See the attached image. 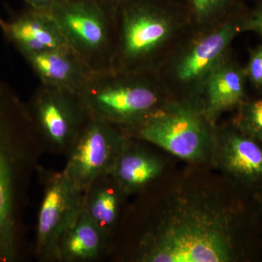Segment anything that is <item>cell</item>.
Wrapping results in <instances>:
<instances>
[{
    "mask_svg": "<svg viewBox=\"0 0 262 262\" xmlns=\"http://www.w3.org/2000/svg\"><path fill=\"white\" fill-rule=\"evenodd\" d=\"M124 196L110 175L98 179L84 191L83 211L106 238L116 226Z\"/></svg>",
    "mask_w": 262,
    "mask_h": 262,
    "instance_id": "2e32d148",
    "label": "cell"
},
{
    "mask_svg": "<svg viewBox=\"0 0 262 262\" xmlns=\"http://www.w3.org/2000/svg\"><path fill=\"white\" fill-rule=\"evenodd\" d=\"M237 31L233 24L227 23L203 38L179 65V78L190 82L209 74L227 51Z\"/></svg>",
    "mask_w": 262,
    "mask_h": 262,
    "instance_id": "5bb4252c",
    "label": "cell"
},
{
    "mask_svg": "<svg viewBox=\"0 0 262 262\" xmlns=\"http://www.w3.org/2000/svg\"><path fill=\"white\" fill-rule=\"evenodd\" d=\"M247 74L251 82L262 89V46L251 55L248 62Z\"/></svg>",
    "mask_w": 262,
    "mask_h": 262,
    "instance_id": "ffe728a7",
    "label": "cell"
},
{
    "mask_svg": "<svg viewBox=\"0 0 262 262\" xmlns=\"http://www.w3.org/2000/svg\"><path fill=\"white\" fill-rule=\"evenodd\" d=\"M40 148L27 104L0 79V262L23 258L22 213Z\"/></svg>",
    "mask_w": 262,
    "mask_h": 262,
    "instance_id": "7a4b0ae2",
    "label": "cell"
},
{
    "mask_svg": "<svg viewBox=\"0 0 262 262\" xmlns=\"http://www.w3.org/2000/svg\"><path fill=\"white\" fill-rule=\"evenodd\" d=\"M7 23L4 36L23 57L68 46L51 12L27 7Z\"/></svg>",
    "mask_w": 262,
    "mask_h": 262,
    "instance_id": "8fae6325",
    "label": "cell"
},
{
    "mask_svg": "<svg viewBox=\"0 0 262 262\" xmlns=\"http://www.w3.org/2000/svg\"><path fill=\"white\" fill-rule=\"evenodd\" d=\"M7 27H8V23H7V20H4L3 17L0 15V30L2 31V32L3 33V34H5V32H6Z\"/></svg>",
    "mask_w": 262,
    "mask_h": 262,
    "instance_id": "603a6c76",
    "label": "cell"
},
{
    "mask_svg": "<svg viewBox=\"0 0 262 262\" xmlns=\"http://www.w3.org/2000/svg\"><path fill=\"white\" fill-rule=\"evenodd\" d=\"M141 77L126 70L94 72L79 92L90 116L122 128L155 113L160 108L159 95Z\"/></svg>",
    "mask_w": 262,
    "mask_h": 262,
    "instance_id": "3957f363",
    "label": "cell"
},
{
    "mask_svg": "<svg viewBox=\"0 0 262 262\" xmlns=\"http://www.w3.org/2000/svg\"><path fill=\"white\" fill-rule=\"evenodd\" d=\"M247 28L262 36V3L247 20Z\"/></svg>",
    "mask_w": 262,
    "mask_h": 262,
    "instance_id": "44dd1931",
    "label": "cell"
},
{
    "mask_svg": "<svg viewBox=\"0 0 262 262\" xmlns=\"http://www.w3.org/2000/svg\"><path fill=\"white\" fill-rule=\"evenodd\" d=\"M235 126L242 134L262 143V98L241 106Z\"/></svg>",
    "mask_w": 262,
    "mask_h": 262,
    "instance_id": "ac0fdd59",
    "label": "cell"
},
{
    "mask_svg": "<svg viewBox=\"0 0 262 262\" xmlns=\"http://www.w3.org/2000/svg\"><path fill=\"white\" fill-rule=\"evenodd\" d=\"M206 93V115L208 119L238 106L245 94L242 72L232 65L216 66L209 73Z\"/></svg>",
    "mask_w": 262,
    "mask_h": 262,
    "instance_id": "e0dca14e",
    "label": "cell"
},
{
    "mask_svg": "<svg viewBox=\"0 0 262 262\" xmlns=\"http://www.w3.org/2000/svg\"><path fill=\"white\" fill-rule=\"evenodd\" d=\"M233 220L213 192L173 198L143 235L139 261L228 262L235 258Z\"/></svg>",
    "mask_w": 262,
    "mask_h": 262,
    "instance_id": "6da1fadb",
    "label": "cell"
},
{
    "mask_svg": "<svg viewBox=\"0 0 262 262\" xmlns=\"http://www.w3.org/2000/svg\"><path fill=\"white\" fill-rule=\"evenodd\" d=\"M41 172L44 188L38 212L35 252L39 259L55 261L60 241L83 210L84 192L63 170Z\"/></svg>",
    "mask_w": 262,
    "mask_h": 262,
    "instance_id": "ba28073f",
    "label": "cell"
},
{
    "mask_svg": "<svg viewBox=\"0 0 262 262\" xmlns=\"http://www.w3.org/2000/svg\"><path fill=\"white\" fill-rule=\"evenodd\" d=\"M51 13L69 47L93 72L112 70L115 0H61Z\"/></svg>",
    "mask_w": 262,
    "mask_h": 262,
    "instance_id": "277c9868",
    "label": "cell"
},
{
    "mask_svg": "<svg viewBox=\"0 0 262 262\" xmlns=\"http://www.w3.org/2000/svg\"><path fill=\"white\" fill-rule=\"evenodd\" d=\"M211 160L235 184L262 187V143L237 128L214 134Z\"/></svg>",
    "mask_w": 262,
    "mask_h": 262,
    "instance_id": "30bf717a",
    "label": "cell"
},
{
    "mask_svg": "<svg viewBox=\"0 0 262 262\" xmlns=\"http://www.w3.org/2000/svg\"><path fill=\"white\" fill-rule=\"evenodd\" d=\"M26 104L40 147L67 155L90 117L79 93L40 84Z\"/></svg>",
    "mask_w": 262,
    "mask_h": 262,
    "instance_id": "52a82bcc",
    "label": "cell"
},
{
    "mask_svg": "<svg viewBox=\"0 0 262 262\" xmlns=\"http://www.w3.org/2000/svg\"><path fill=\"white\" fill-rule=\"evenodd\" d=\"M27 7L33 9L51 12L61 0H24Z\"/></svg>",
    "mask_w": 262,
    "mask_h": 262,
    "instance_id": "7402d4cb",
    "label": "cell"
},
{
    "mask_svg": "<svg viewBox=\"0 0 262 262\" xmlns=\"http://www.w3.org/2000/svg\"><path fill=\"white\" fill-rule=\"evenodd\" d=\"M128 139L120 127L90 116L67 152L63 171L84 192L108 175Z\"/></svg>",
    "mask_w": 262,
    "mask_h": 262,
    "instance_id": "9c48e42d",
    "label": "cell"
},
{
    "mask_svg": "<svg viewBox=\"0 0 262 262\" xmlns=\"http://www.w3.org/2000/svg\"><path fill=\"white\" fill-rule=\"evenodd\" d=\"M163 161L129 138L108 175L126 195L151 184L163 172Z\"/></svg>",
    "mask_w": 262,
    "mask_h": 262,
    "instance_id": "4fadbf2b",
    "label": "cell"
},
{
    "mask_svg": "<svg viewBox=\"0 0 262 262\" xmlns=\"http://www.w3.org/2000/svg\"><path fill=\"white\" fill-rule=\"evenodd\" d=\"M170 24L155 0H115L112 70H130L145 61L168 37Z\"/></svg>",
    "mask_w": 262,
    "mask_h": 262,
    "instance_id": "8992f818",
    "label": "cell"
},
{
    "mask_svg": "<svg viewBox=\"0 0 262 262\" xmlns=\"http://www.w3.org/2000/svg\"><path fill=\"white\" fill-rule=\"evenodd\" d=\"M234 0H189L191 10L199 20H206L229 9Z\"/></svg>",
    "mask_w": 262,
    "mask_h": 262,
    "instance_id": "d6986e66",
    "label": "cell"
},
{
    "mask_svg": "<svg viewBox=\"0 0 262 262\" xmlns=\"http://www.w3.org/2000/svg\"><path fill=\"white\" fill-rule=\"evenodd\" d=\"M40 84L79 93L94 72L68 46L24 57Z\"/></svg>",
    "mask_w": 262,
    "mask_h": 262,
    "instance_id": "7c38bea8",
    "label": "cell"
},
{
    "mask_svg": "<svg viewBox=\"0 0 262 262\" xmlns=\"http://www.w3.org/2000/svg\"><path fill=\"white\" fill-rule=\"evenodd\" d=\"M121 129L127 137L151 143L186 161L211 160L214 134L192 106L159 108L139 123Z\"/></svg>",
    "mask_w": 262,
    "mask_h": 262,
    "instance_id": "5b68a950",
    "label": "cell"
},
{
    "mask_svg": "<svg viewBox=\"0 0 262 262\" xmlns=\"http://www.w3.org/2000/svg\"><path fill=\"white\" fill-rule=\"evenodd\" d=\"M108 239L82 210L58 245L57 261L87 262L98 259Z\"/></svg>",
    "mask_w": 262,
    "mask_h": 262,
    "instance_id": "9a60e30c",
    "label": "cell"
}]
</instances>
